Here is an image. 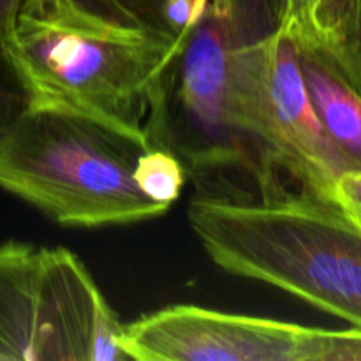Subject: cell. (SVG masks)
Returning a JSON list of instances; mask_svg holds the SVG:
<instances>
[{
	"label": "cell",
	"mask_w": 361,
	"mask_h": 361,
	"mask_svg": "<svg viewBox=\"0 0 361 361\" xmlns=\"http://www.w3.org/2000/svg\"><path fill=\"white\" fill-rule=\"evenodd\" d=\"M314 109L335 147L361 169V94L321 53L298 49Z\"/></svg>",
	"instance_id": "9"
},
{
	"label": "cell",
	"mask_w": 361,
	"mask_h": 361,
	"mask_svg": "<svg viewBox=\"0 0 361 361\" xmlns=\"http://www.w3.org/2000/svg\"><path fill=\"white\" fill-rule=\"evenodd\" d=\"M137 361H361V330H326L268 317L173 305L123 324Z\"/></svg>",
	"instance_id": "6"
},
{
	"label": "cell",
	"mask_w": 361,
	"mask_h": 361,
	"mask_svg": "<svg viewBox=\"0 0 361 361\" xmlns=\"http://www.w3.org/2000/svg\"><path fill=\"white\" fill-rule=\"evenodd\" d=\"M187 39L108 0H27L2 49L28 109L99 123L145 150L162 78Z\"/></svg>",
	"instance_id": "1"
},
{
	"label": "cell",
	"mask_w": 361,
	"mask_h": 361,
	"mask_svg": "<svg viewBox=\"0 0 361 361\" xmlns=\"http://www.w3.org/2000/svg\"><path fill=\"white\" fill-rule=\"evenodd\" d=\"M185 173V166L173 152L152 147L140 152L133 176L137 189L148 200L169 210L182 194Z\"/></svg>",
	"instance_id": "10"
},
{
	"label": "cell",
	"mask_w": 361,
	"mask_h": 361,
	"mask_svg": "<svg viewBox=\"0 0 361 361\" xmlns=\"http://www.w3.org/2000/svg\"><path fill=\"white\" fill-rule=\"evenodd\" d=\"M42 247L0 245V361H34Z\"/></svg>",
	"instance_id": "8"
},
{
	"label": "cell",
	"mask_w": 361,
	"mask_h": 361,
	"mask_svg": "<svg viewBox=\"0 0 361 361\" xmlns=\"http://www.w3.org/2000/svg\"><path fill=\"white\" fill-rule=\"evenodd\" d=\"M0 49H2V44H0Z\"/></svg>",
	"instance_id": "19"
},
{
	"label": "cell",
	"mask_w": 361,
	"mask_h": 361,
	"mask_svg": "<svg viewBox=\"0 0 361 361\" xmlns=\"http://www.w3.org/2000/svg\"><path fill=\"white\" fill-rule=\"evenodd\" d=\"M122 331L83 261L63 247H42L34 361L127 360Z\"/></svg>",
	"instance_id": "7"
},
{
	"label": "cell",
	"mask_w": 361,
	"mask_h": 361,
	"mask_svg": "<svg viewBox=\"0 0 361 361\" xmlns=\"http://www.w3.org/2000/svg\"><path fill=\"white\" fill-rule=\"evenodd\" d=\"M208 0H164L159 13V25L169 34L189 37L204 18Z\"/></svg>",
	"instance_id": "14"
},
{
	"label": "cell",
	"mask_w": 361,
	"mask_h": 361,
	"mask_svg": "<svg viewBox=\"0 0 361 361\" xmlns=\"http://www.w3.org/2000/svg\"><path fill=\"white\" fill-rule=\"evenodd\" d=\"M358 6L360 0H317L307 37L298 49L317 51L331 59L344 42Z\"/></svg>",
	"instance_id": "11"
},
{
	"label": "cell",
	"mask_w": 361,
	"mask_h": 361,
	"mask_svg": "<svg viewBox=\"0 0 361 361\" xmlns=\"http://www.w3.org/2000/svg\"><path fill=\"white\" fill-rule=\"evenodd\" d=\"M261 190L190 200L189 224L208 257L361 330V231L334 201L282 185Z\"/></svg>",
	"instance_id": "2"
},
{
	"label": "cell",
	"mask_w": 361,
	"mask_h": 361,
	"mask_svg": "<svg viewBox=\"0 0 361 361\" xmlns=\"http://www.w3.org/2000/svg\"><path fill=\"white\" fill-rule=\"evenodd\" d=\"M235 122L245 137L257 185L288 175L303 192L334 201L338 176L356 166L324 130L303 80L298 48L279 32L243 39L231 53Z\"/></svg>",
	"instance_id": "4"
},
{
	"label": "cell",
	"mask_w": 361,
	"mask_h": 361,
	"mask_svg": "<svg viewBox=\"0 0 361 361\" xmlns=\"http://www.w3.org/2000/svg\"><path fill=\"white\" fill-rule=\"evenodd\" d=\"M27 109V95L4 49H0V143Z\"/></svg>",
	"instance_id": "13"
},
{
	"label": "cell",
	"mask_w": 361,
	"mask_h": 361,
	"mask_svg": "<svg viewBox=\"0 0 361 361\" xmlns=\"http://www.w3.org/2000/svg\"><path fill=\"white\" fill-rule=\"evenodd\" d=\"M317 0H274L270 14V32H279L296 44H303L316 11Z\"/></svg>",
	"instance_id": "12"
},
{
	"label": "cell",
	"mask_w": 361,
	"mask_h": 361,
	"mask_svg": "<svg viewBox=\"0 0 361 361\" xmlns=\"http://www.w3.org/2000/svg\"><path fill=\"white\" fill-rule=\"evenodd\" d=\"M141 150L99 123L27 108L0 143V187L66 228L134 224L168 212L134 182Z\"/></svg>",
	"instance_id": "3"
},
{
	"label": "cell",
	"mask_w": 361,
	"mask_h": 361,
	"mask_svg": "<svg viewBox=\"0 0 361 361\" xmlns=\"http://www.w3.org/2000/svg\"><path fill=\"white\" fill-rule=\"evenodd\" d=\"M328 60L361 94V0L344 42L335 51V55Z\"/></svg>",
	"instance_id": "15"
},
{
	"label": "cell",
	"mask_w": 361,
	"mask_h": 361,
	"mask_svg": "<svg viewBox=\"0 0 361 361\" xmlns=\"http://www.w3.org/2000/svg\"><path fill=\"white\" fill-rule=\"evenodd\" d=\"M243 39L235 18L208 4L204 18L162 78L150 143L173 152L190 171L203 175L245 166L256 173L231 101V53Z\"/></svg>",
	"instance_id": "5"
},
{
	"label": "cell",
	"mask_w": 361,
	"mask_h": 361,
	"mask_svg": "<svg viewBox=\"0 0 361 361\" xmlns=\"http://www.w3.org/2000/svg\"><path fill=\"white\" fill-rule=\"evenodd\" d=\"M108 2L133 16L148 21V23L159 25V13H161L164 0H108Z\"/></svg>",
	"instance_id": "17"
},
{
	"label": "cell",
	"mask_w": 361,
	"mask_h": 361,
	"mask_svg": "<svg viewBox=\"0 0 361 361\" xmlns=\"http://www.w3.org/2000/svg\"><path fill=\"white\" fill-rule=\"evenodd\" d=\"M334 203L361 231V169H349L338 176L334 187Z\"/></svg>",
	"instance_id": "16"
},
{
	"label": "cell",
	"mask_w": 361,
	"mask_h": 361,
	"mask_svg": "<svg viewBox=\"0 0 361 361\" xmlns=\"http://www.w3.org/2000/svg\"><path fill=\"white\" fill-rule=\"evenodd\" d=\"M25 2L27 0H0V44L2 46L9 41L18 14Z\"/></svg>",
	"instance_id": "18"
}]
</instances>
